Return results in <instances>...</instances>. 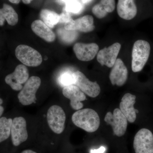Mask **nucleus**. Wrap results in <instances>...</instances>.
I'll return each mask as SVG.
<instances>
[{
	"label": "nucleus",
	"instance_id": "5",
	"mask_svg": "<svg viewBox=\"0 0 153 153\" xmlns=\"http://www.w3.org/2000/svg\"><path fill=\"white\" fill-rule=\"evenodd\" d=\"M66 116L63 108L57 105L50 107L47 111V120L53 132L60 134L64 131Z\"/></svg>",
	"mask_w": 153,
	"mask_h": 153
},
{
	"label": "nucleus",
	"instance_id": "26",
	"mask_svg": "<svg viewBox=\"0 0 153 153\" xmlns=\"http://www.w3.org/2000/svg\"><path fill=\"white\" fill-rule=\"evenodd\" d=\"M73 21L70 14L64 11L60 15V20L59 23L63 24L64 25H68Z\"/></svg>",
	"mask_w": 153,
	"mask_h": 153
},
{
	"label": "nucleus",
	"instance_id": "20",
	"mask_svg": "<svg viewBox=\"0 0 153 153\" xmlns=\"http://www.w3.org/2000/svg\"><path fill=\"white\" fill-rule=\"evenodd\" d=\"M115 8V0H101L99 4L94 6L92 12L99 19H103L108 14L112 13Z\"/></svg>",
	"mask_w": 153,
	"mask_h": 153
},
{
	"label": "nucleus",
	"instance_id": "27",
	"mask_svg": "<svg viewBox=\"0 0 153 153\" xmlns=\"http://www.w3.org/2000/svg\"><path fill=\"white\" fill-rule=\"evenodd\" d=\"M105 151V148L104 147L101 146L97 149L91 150L90 153H104Z\"/></svg>",
	"mask_w": 153,
	"mask_h": 153
},
{
	"label": "nucleus",
	"instance_id": "30",
	"mask_svg": "<svg viewBox=\"0 0 153 153\" xmlns=\"http://www.w3.org/2000/svg\"><path fill=\"white\" fill-rule=\"evenodd\" d=\"M9 1L14 4H18L20 3L21 0H9Z\"/></svg>",
	"mask_w": 153,
	"mask_h": 153
},
{
	"label": "nucleus",
	"instance_id": "18",
	"mask_svg": "<svg viewBox=\"0 0 153 153\" xmlns=\"http://www.w3.org/2000/svg\"><path fill=\"white\" fill-rule=\"evenodd\" d=\"M31 29L37 36L44 41L49 43L55 41L56 36L55 33L42 20L34 21L31 25Z\"/></svg>",
	"mask_w": 153,
	"mask_h": 153
},
{
	"label": "nucleus",
	"instance_id": "7",
	"mask_svg": "<svg viewBox=\"0 0 153 153\" xmlns=\"http://www.w3.org/2000/svg\"><path fill=\"white\" fill-rule=\"evenodd\" d=\"M104 120L111 126L114 133L117 136H123L126 133L128 120L119 108H115L113 114L108 112L105 117Z\"/></svg>",
	"mask_w": 153,
	"mask_h": 153
},
{
	"label": "nucleus",
	"instance_id": "15",
	"mask_svg": "<svg viewBox=\"0 0 153 153\" xmlns=\"http://www.w3.org/2000/svg\"><path fill=\"white\" fill-rule=\"evenodd\" d=\"M136 97L130 93H126L123 96L120 104V109L130 123L134 122L137 118V113L134 105L135 103Z\"/></svg>",
	"mask_w": 153,
	"mask_h": 153
},
{
	"label": "nucleus",
	"instance_id": "31",
	"mask_svg": "<svg viewBox=\"0 0 153 153\" xmlns=\"http://www.w3.org/2000/svg\"><path fill=\"white\" fill-rule=\"evenodd\" d=\"M23 2L26 4H28L32 2L33 0H22Z\"/></svg>",
	"mask_w": 153,
	"mask_h": 153
},
{
	"label": "nucleus",
	"instance_id": "19",
	"mask_svg": "<svg viewBox=\"0 0 153 153\" xmlns=\"http://www.w3.org/2000/svg\"><path fill=\"white\" fill-rule=\"evenodd\" d=\"M5 21L9 25L15 26L19 22V16L12 6L4 4L0 9V26H4Z\"/></svg>",
	"mask_w": 153,
	"mask_h": 153
},
{
	"label": "nucleus",
	"instance_id": "17",
	"mask_svg": "<svg viewBox=\"0 0 153 153\" xmlns=\"http://www.w3.org/2000/svg\"><path fill=\"white\" fill-rule=\"evenodd\" d=\"M117 12L118 16L124 20L134 19L138 13L137 7L135 0H118Z\"/></svg>",
	"mask_w": 153,
	"mask_h": 153
},
{
	"label": "nucleus",
	"instance_id": "32",
	"mask_svg": "<svg viewBox=\"0 0 153 153\" xmlns=\"http://www.w3.org/2000/svg\"><path fill=\"white\" fill-rule=\"evenodd\" d=\"M82 3L84 4H87L90 3L92 0H81Z\"/></svg>",
	"mask_w": 153,
	"mask_h": 153
},
{
	"label": "nucleus",
	"instance_id": "24",
	"mask_svg": "<svg viewBox=\"0 0 153 153\" xmlns=\"http://www.w3.org/2000/svg\"><path fill=\"white\" fill-rule=\"evenodd\" d=\"M58 82L59 83L63 86H68V85L74 84V78L73 73L72 74L69 72H63L60 74L58 78Z\"/></svg>",
	"mask_w": 153,
	"mask_h": 153
},
{
	"label": "nucleus",
	"instance_id": "25",
	"mask_svg": "<svg viewBox=\"0 0 153 153\" xmlns=\"http://www.w3.org/2000/svg\"><path fill=\"white\" fill-rule=\"evenodd\" d=\"M74 31H75L66 30L64 28H60L57 30V33L61 40L65 42H68L74 39L73 38H75Z\"/></svg>",
	"mask_w": 153,
	"mask_h": 153
},
{
	"label": "nucleus",
	"instance_id": "21",
	"mask_svg": "<svg viewBox=\"0 0 153 153\" xmlns=\"http://www.w3.org/2000/svg\"><path fill=\"white\" fill-rule=\"evenodd\" d=\"M40 17L42 21L50 28H53L58 24L60 15L54 11L44 9L40 13Z\"/></svg>",
	"mask_w": 153,
	"mask_h": 153
},
{
	"label": "nucleus",
	"instance_id": "12",
	"mask_svg": "<svg viewBox=\"0 0 153 153\" xmlns=\"http://www.w3.org/2000/svg\"><path fill=\"white\" fill-rule=\"evenodd\" d=\"M62 93L66 98L70 100V105L73 109L78 110L83 107L81 102L86 100L85 94L76 85H68L63 87Z\"/></svg>",
	"mask_w": 153,
	"mask_h": 153
},
{
	"label": "nucleus",
	"instance_id": "11",
	"mask_svg": "<svg viewBox=\"0 0 153 153\" xmlns=\"http://www.w3.org/2000/svg\"><path fill=\"white\" fill-rule=\"evenodd\" d=\"M121 45L119 43H115L108 47H105L98 52L97 59L102 66H105L108 68H112L114 65L120 51Z\"/></svg>",
	"mask_w": 153,
	"mask_h": 153
},
{
	"label": "nucleus",
	"instance_id": "16",
	"mask_svg": "<svg viewBox=\"0 0 153 153\" xmlns=\"http://www.w3.org/2000/svg\"><path fill=\"white\" fill-rule=\"evenodd\" d=\"M94 18L91 15H86L79 19L73 20L71 23L64 25V28L67 30L78 31L82 33H89L95 29Z\"/></svg>",
	"mask_w": 153,
	"mask_h": 153
},
{
	"label": "nucleus",
	"instance_id": "28",
	"mask_svg": "<svg viewBox=\"0 0 153 153\" xmlns=\"http://www.w3.org/2000/svg\"><path fill=\"white\" fill-rule=\"evenodd\" d=\"M3 101L2 99L0 98V117L1 116L4 111V108L1 105L2 104Z\"/></svg>",
	"mask_w": 153,
	"mask_h": 153
},
{
	"label": "nucleus",
	"instance_id": "9",
	"mask_svg": "<svg viewBox=\"0 0 153 153\" xmlns=\"http://www.w3.org/2000/svg\"><path fill=\"white\" fill-rule=\"evenodd\" d=\"M29 78L28 68L25 65L20 64L16 66L13 73L6 76L5 81L12 89L20 91L23 88L22 84L26 83Z\"/></svg>",
	"mask_w": 153,
	"mask_h": 153
},
{
	"label": "nucleus",
	"instance_id": "8",
	"mask_svg": "<svg viewBox=\"0 0 153 153\" xmlns=\"http://www.w3.org/2000/svg\"><path fill=\"white\" fill-rule=\"evenodd\" d=\"M74 78V85H76L85 94L90 97H97L100 92V86L96 82H92L79 71L73 73Z\"/></svg>",
	"mask_w": 153,
	"mask_h": 153
},
{
	"label": "nucleus",
	"instance_id": "22",
	"mask_svg": "<svg viewBox=\"0 0 153 153\" xmlns=\"http://www.w3.org/2000/svg\"><path fill=\"white\" fill-rule=\"evenodd\" d=\"M13 120L5 117L0 118V143L7 139L11 134Z\"/></svg>",
	"mask_w": 153,
	"mask_h": 153
},
{
	"label": "nucleus",
	"instance_id": "1",
	"mask_svg": "<svg viewBox=\"0 0 153 153\" xmlns=\"http://www.w3.org/2000/svg\"><path fill=\"white\" fill-rule=\"evenodd\" d=\"M71 120L76 126L89 133L96 131L100 125L98 114L91 108L78 110L72 115Z\"/></svg>",
	"mask_w": 153,
	"mask_h": 153
},
{
	"label": "nucleus",
	"instance_id": "6",
	"mask_svg": "<svg viewBox=\"0 0 153 153\" xmlns=\"http://www.w3.org/2000/svg\"><path fill=\"white\" fill-rule=\"evenodd\" d=\"M133 146L135 153H153V134L149 130L142 128L136 134Z\"/></svg>",
	"mask_w": 153,
	"mask_h": 153
},
{
	"label": "nucleus",
	"instance_id": "10",
	"mask_svg": "<svg viewBox=\"0 0 153 153\" xmlns=\"http://www.w3.org/2000/svg\"><path fill=\"white\" fill-rule=\"evenodd\" d=\"M27 122L25 118L19 117L13 120L11 135L12 143L15 146H18L27 140Z\"/></svg>",
	"mask_w": 153,
	"mask_h": 153
},
{
	"label": "nucleus",
	"instance_id": "14",
	"mask_svg": "<svg viewBox=\"0 0 153 153\" xmlns=\"http://www.w3.org/2000/svg\"><path fill=\"white\" fill-rule=\"evenodd\" d=\"M128 77V71L124 63L120 58H117L112 67L109 79L113 85L122 86L125 84Z\"/></svg>",
	"mask_w": 153,
	"mask_h": 153
},
{
	"label": "nucleus",
	"instance_id": "33",
	"mask_svg": "<svg viewBox=\"0 0 153 153\" xmlns=\"http://www.w3.org/2000/svg\"><path fill=\"white\" fill-rule=\"evenodd\" d=\"M58 1L62 4H66V2L68 1L69 0H58Z\"/></svg>",
	"mask_w": 153,
	"mask_h": 153
},
{
	"label": "nucleus",
	"instance_id": "23",
	"mask_svg": "<svg viewBox=\"0 0 153 153\" xmlns=\"http://www.w3.org/2000/svg\"><path fill=\"white\" fill-rule=\"evenodd\" d=\"M83 9V5L78 0H69L65 4L64 11L70 14H78Z\"/></svg>",
	"mask_w": 153,
	"mask_h": 153
},
{
	"label": "nucleus",
	"instance_id": "4",
	"mask_svg": "<svg viewBox=\"0 0 153 153\" xmlns=\"http://www.w3.org/2000/svg\"><path fill=\"white\" fill-rule=\"evenodd\" d=\"M16 57L25 66L37 67L43 61L41 54L37 50L27 45H19L15 50Z\"/></svg>",
	"mask_w": 153,
	"mask_h": 153
},
{
	"label": "nucleus",
	"instance_id": "29",
	"mask_svg": "<svg viewBox=\"0 0 153 153\" xmlns=\"http://www.w3.org/2000/svg\"><path fill=\"white\" fill-rule=\"evenodd\" d=\"M21 153H37L31 150H26L22 152Z\"/></svg>",
	"mask_w": 153,
	"mask_h": 153
},
{
	"label": "nucleus",
	"instance_id": "2",
	"mask_svg": "<svg viewBox=\"0 0 153 153\" xmlns=\"http://www.w3.org/2000/svg\"><path fill=\"white\" fill-rule=\"evenodd\" d=\"M150 44L143 39L137 40L134 43L132 51L131 69L135 73L143 69L150 58Z\"/></svg>",
	"mask_w": 153,
	"mask_h": 153
},
{
	"label": "nucleus",
	"instance_id": "13",
	"mask_svg": "<svg viewBox=\"0 0 153 153\" xmlns=\"http://www.w3.org/2000/svg\"><path fill=\"white\" fill-rule=\"evenodd\" d=\"M99 46L95 43H76L73 47V51L76 58L82 61L93 60L99 51Z\"/></svg>",
	"mask_w": 153,
	"mask_h": 153
},
{
	"label": "nucleus",
	"instance_id": "3",
	"mask_svg": "<svg viewBox=\"0 0 153 153\" xmlns=\"http://www.w3.org/2000/svg\"><path fill=\"white\" fill-rule=\"evenodd\" d=\"M41 79L37 76H32L25 83L18 94L19 102L24 105L36 103V94L41 85Z\"/></svg>",
	"mask_w": 153,
	"mask_h": 153
}]
</instances>
